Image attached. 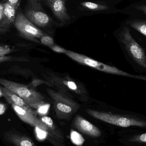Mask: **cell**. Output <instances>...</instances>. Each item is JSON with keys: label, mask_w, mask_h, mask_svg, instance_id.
Here are the masks:
<instances>
[{"label": "cell", "mask_w": 146, "mask_h": 146, "mask_svg": "<svg viewBox=\"0 0 146 146\" xmlns=\"http://www.w3.org/2000/svg\"><path fill=\"white\" fill-rule=\"evenodd\" d=\"M135 8L146 15V5H137L135 7Z\"/></svg>", "instance_id": "cell-29"}, {"label": "cell", "mask_w": 146, "mask_h": 146, "mask_svg": "<svg viewBox=\"0 0 146 146\" xmlns=\"http://www.w3.org/2000/svg\"><path fill=\"white\" fill-rule=\"evenodd\" d=\"M71 138L73 143L77 145H80L84 142V139L83 137L76 131H72L71 132Z\"/></svg>", "instance_id": "cell-19"}, {"label": "cell", "mask_w": 146, "mask_h": 146, "mask_svg": "<svg viewBox=\"0 0 146 146\" xmlns=\"http://www.w3.org/2000/svg\"><path fill=\"white\" fill-rule=\"evenodd\" d=\"M2 95L9 104H14L26 109H32L19 96L7 88H0Z\"/></svg>", "instance_id": "cell-13"}, {"label": "cell", "mask_w": 146, "mask_h": 146, "mask_svg": "<svg viewBox=\"0 0 146 146\" xmlns=\"http://www.w3.org/2000/svg\"><path fill=\"white\" fill-rule=\"evenodd\" d=\"M3 2L5 19L8 24L11 27L15 20L18 9L7 2L3 1Z\"/></svg>", "instance_id": "cell-14"}, {"label": "cell", "mask_w": 146, "mask_h": 146, "mask_svg": "<svg viewBox=\"0 0 146 146\" xmlns=\"http://www.w3.org/2000/svg\"><path fill=\"white\" fill-rule=\"evenodd\" d=\"M0 26L3 27L8 31L10 26L6 21L4 17L3 12V2H0Z\"/></svg>", "instance_id": "cell-18"}, {"label": "cell", "mask_w": 146, "mask_h": 146, "mask_svg": "<svg viewBox=\"0 0 146 146\" xmlns=\"http://www.w3.org/2000/svg\"><path fill=\"white\" fill-rule=\"evenodd\" d=\"M29 8L42 9L40 0H28Z\"/></svg>", "instance_id": "cell-23"}, {"label": "cell", "mask_w": 146, "mask_h": 146, "mask_svg": "<svg viewBox=\"0 0 146 146\" xmlns=\"http://www.w3.org/2000/svg\"><path fill=\"white\" fill-rule=\"evenodd\" d=\"M45 78L48 83L56 86L64 93L71 92L80 95L87 94V92L84 87L72 80L66 78H61L53 74H49L48 76H45Z\"/></svg>", "instance_id": "cell-7"}, {"label": "cell", "mask_w": 146, "mask_h": 146, "mask_svg": "<svg viewBox=\"0 0 146 146\" xmlns=\"http://www.w3.org/2000/svg\"><path fill=\"white\" fill-rule=\"evenodd\" d=\"M6 141L15 146H35L33 141L31 139L14 130H9L4 135Z\"/></svg>", "instance_id": "cell-12"}, {"label": "cell", "mask_w": 146, "mask_h": 146, "mask_svg": "<svg viewBox=\"0 0 146 146\" xmlns=\"http://www.w3.org/2000/svg\"><path fill=\"white\" fill-rule=\"evenodd\" d=\"M0 84L19 96L32 109H37L45 104L43 96L29 85H24L3 78H0Z\"/></svg>", "instance_id": "cell-3"}, {"label": "cell", "mask_w": 146, "mask_h": 146, "mask_svg": "<svg viewBox=\"0 0 146 146\" xmlns=\"http://www.w3.org/2000/svg\"><path fill=\"white\" fill-rule=\"evenodd\" d=\"M47 91L53 100L56 114L60 119H70L80 108L78 103L67 96L64 93L61 91L57 92L50 88H48Z\"/></svg>", "instance_id": "cell-4"}, {"label": "cell", "mask_w": 146, "mask_h": 146, "mask_svg": "<svg viewBox=\"0 0 146 146\" xmlns=\"http://www.w3.org/2000/svg\"><path fill=\"white\" fill-rule=\"evenodd\" d=\"M11 52V49L9 47L0 44V57L7 56Z\"/></svg>", "instance_id": "cell-24"}, {"label": "cell", "mask_w": 146, "mask_h": 146, "mask_svg": "<svg viewBox=\"0 0 146 146\" xmlns=\"http://www.w3.org/2000/svg\"><path fill=\"white\" fill-rule=\"evenodd\" d=\"M27 60L24 57L5 56L0 57V63L6 62H25L27 61Z\"/></svg>", "instance_id": "cell-20"}, {"label": "cell", "mask_w": 146, "mask_h": 146, "mask_svg": "<svg viewBox=\"0 0 146 146\" xmlns=\"http://www.w3.org/2000/svg\"><path fill=\"white\" fill-rule=\"evenodd\" d=\"M16 115L23 121L46 132L51 136V133L48 127L37 118L35 111L32 109H26L15 105H11Z\"/></svg>", "instance_id": "cell-8"}, {"label": "cell", "mask_w": 146, "mask_h": 146, "mask_svg": "<svg viewBox=\"0 0 146 146\" xmlns=\"http://www.w3.org/2000/svg\"><path fill=\"white\" fill-rule=\"evenodd\" d=\"M13 25L22 36L33 42H38V39L45 35L21 12L17 13Z\"/></svg>", "instance_id": "cell-6"}, {"label": "cell", "mask_w": 146, "mask_h": 146, "mask_svg": "<svg viewBox=\"0 0 146 146\" xmlns=\"http://www.w3.org/2000/svg\"><path fill=\"white\" fill-rule=\"evenodd\" d=\"M49 108V105L44 104L39 106L37 109L38 112L41 115H44L47 113Z\"/></svg>", "instance_id": "cell-25"}, {"label": "cell", "mask_w": 146, "mask_h": 146, "mask_svg": "<svg viewBox=\"0 0 146 146\" xmlns=\"http://www.w3.org/2000/svg\"><path fill=\"white\" fill-rule=\"evenodd\" d=\"M87 113L92 117L102 121L122 127L137 126L146 127V121L129 116L117 115L111 112L87 109Z\"/></svg>", "instance_id": "cell-5"}, {"label": "cell", "mask_w": 146, "mask_h": 146, "mask_svg": "<svg viewBox=\"0 0 146 146\" xmlns=\"http://www.w3.org/2000/svg\"><path fill=\"white\" fill-rule=\"evenodd\" d=\"M127 24L146 36V20H131L128 21Z\"/></svg>", "instance_id": "cell-16"}, {"label": "cell", "mask_w": 146, "mask_h": 146, "mask_svg": "<svg viewBox=\"0 0 146 146\" xmlns=\"http://www.w3.org/2000/svg\"><path fill=\"white\" fill-rule=\"evenodd\" d=\"M129 141L132 142H136V143H146V133L138 135L131 137L129 139Z\"/></svg>", "instance_id": "cell-22"}, {"label": "cell", "mask_w": 146, "mask_h": 146, "mask_svg": "<svg viewBox=\"0 0 146 146\" xmlns=\"http://www.w3.org/2000/svg\"><path fill=\"white\" fill-rule=\"evenodd\" d=\"M3 1L8 3L17 9L20 5L21 0H3Z\"/></svg>", "instance_id": "cell-27"}, {"label": "cell", "mask_w": 146, "mask_h": 146, "mask_svg": "<svg viewBox=\"0 0 146 146\" xmlns=\"http://www.w3.org/2000/svg\"><path fill=\"white\" fill-rule=\"evenodd\" d=\"M40 41L42 44L49 47L54 44V41L53 38L50 36L45 34L40 38Z\"/></svg>", "instance_id": "cell-21"}, {"label": "cell", "mask_w": 146, "mask_h": 146, "mask_svg": "<svg viewBox=\"0 0 146 146\" xmlns=\"http://www.w3.org/2000/svg\"><path fill=\"white\" fill-rule=\"evenodd\" d=\"M55 16L62 23H66L71 17L68 15L65 0H45Z\"/></svg>", "instance_id": "cell-11"}, {"label": "cell", "mask_w": 146, "mask_h": 146, "mask_svg": "<svg viewBox=\"0 0 146 146\" xmlns=\"http://www.w3.org/2000/svg\"><path fill=\"white\" fill-rule=\"evenodd\" d=\"M50 48L53 51L58 53H62V54H65L67 50L66 49L62 48L60 46L57 45H54V44L53 45V46H50Z\"/></svg>", "instance_id": "cell-26"}, {"label": "cell", "mask_w": 146, "mask_h": 146, "mask_svg": "<svg viewBox=\"0 0 146 146\" xmlns=\"http://www.w3.org/2000/svg\"><path fill=\"white\" fill-rule=\"evenodd\" d=\"M40 120L48 127L51 133V137L58 139H63V136L59 130L56 129L52 119L49 117L44 116Z\"/></svg>", "instance_id": "cell-15"}, {"label": "cell", "mask_w": 146, "mask_h": 146, "mask_svg": "<svg viewBox=\"0 0 146 146\" xmlns=\"http://www.w3.org/2000/svg\"><path fill=\"white\" fill-rule=\"evenodd\" d=\"M118 39L129 63L137 72L146 75L145 53L132 36L127 27H124L119 33Z\"/></svg>", "instance_id": "cell-1"}, {"label": "cell", "mask_w": 146, "mask_h": 146, "mask_svg": "<svg viewBox=\"0 0 146 146\" xmlns=\"http://www.w3.org/2000/svg\"><path fill=\"white\" fill-rule=\"evenodd\" d=\"M7 30L3 27L0 26V33H3L7 31Z\"/></svg>", "instance_id": "cell-30"}, {"label": "cell", "mask_w": 146, "mask_h": 146, "mask_svg": "<svg viewBox=\"0 0 146 146\" xmlns=\"http://www.w3.org/2000/svg\"><path fill=\"white\" fill-rule=\"evenodd\" d=\"M81 4L84 7L94 11H102L106 10L110 8L108 6L100 5L91 2H84L81 3Z\"/></svg>", "instance_id": "cell-17"}, {"label": "cell", "mask_w": 146, "mask_h": 146, "mask_svg": "<svg viewBox=\"0 0 146 146\" xmlns=\"http://www.w3.org/2000/svg\"><path fill=\"white\" fill-rule=\"evenodd\" d=\"M73 127L82 133L92 138L100 137L102 134L98 128L80 115L75 117Z\"/></svg>", "instance_id": "cell-9"}, {"label": "cell", "mask_w": 146, "mask_h": 146, "mask_svg": "<svg viewBox=\"0 0 146 146\" xmlns=\"http://www.w3.org/2000/svg\"><path fill=\"white\" fill-rule=\"evenodd\" d=\"M26 17L34 25L44 27L48 26L51 21L49 16L42 9H33L28 8L25 12Z\"/></svg>", "instance_id": "cell-10"}, {"label": "cell", "mask_w": 146, "mask_h": 146, "mask_svg": "<svg viewBox=\"0 0 146 146\" xmlns=\"http://www.w3.org/2000/svg\"><path fill=\"white\" fill-rule=\"evenodd\" d=\"M65 54L69 58L76 62L80 64L92 68L98 71L108 73V74L121 76L124 77L137 79V80L146 82L145 75H135L129 74L115 67L106 65L102 62H99L98 61L95 60L92 58H89L84 55L78 54L74 51L67 50Z\"/></svg>", "instance_id": "cell-2"}, {"label": "cell", "mask_w": 146, "mask_h": 146, "mask_svg": "<svg viewBox=\"0 0 146 146\" xmlns=\"http://www.w3.org/2000/svg\"><path fill=\"white\" fill-rule=\"evenodd\" d=\"M7 106L6 105L2 102H0V116L3 115L7 110Z\"/></svg>", "instance_id": "cell-28"}]
</instances>
